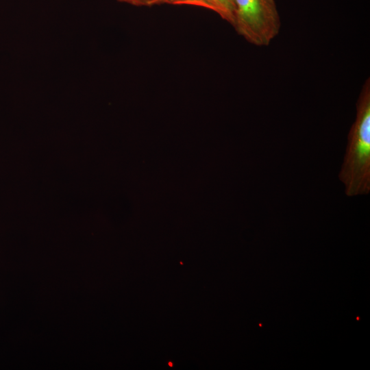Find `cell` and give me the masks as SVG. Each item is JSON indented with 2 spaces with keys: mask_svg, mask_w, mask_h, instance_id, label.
<instances>
[{
  "mask_svg": "<svg viewBox=\"0 0 370 370\" xmlns=\"http://www.w3.org/2000/svg\"><path fill=\"white\" fill-rule=\"evenodd\" d=\"M162 3L172 5H188L211 10L210 6L205 0H160Z\"/></svg>",
  "mask_w": 370,
  "mask_h": 370,
  "instance_id": "4",
  "label": "cell"
},
{
  "mask_svg": "<svg viewBox=\"0 0 370 370\" xmlns=\"http://www.w3.org/2000/svg\"><path fill=\"white\" fill-rule=\"evenodd\" d=\"M211 8V11L216 12L223 20L232 26L235 21L236 8L234 0H205Z\"/></svg>",
  "mask_w": 370,
  "mask_h": 370,
  "instance_id": "3",
  "label": "cell"
},
{
  "mask_svg": "<svg viewBox=\"0 0 370 370\" xmlns=\"http://www.w3.org/2000/svg\"><path fill=\"white\" fill-rule=\"evenodd\" d=\"M119 2L127 3L134 6H153L161 4L160 0H117Z\"/></svg>",
  "mask_w": 370,
  "mask_h": 370,
  "instance_id": "5",
  "label": "cell"
},
{
  "mask_svg": "<svg viewBox=\"0 0 370 370\" xmlns=\"http://www.w3.org/2000/svg\"><path fill=\"white\" fill-rule=\"evenodd\" d=\"M339 179L348 197L370 192V80L367 79L356 103V116L348 134Z\"/></svg>",
  "mask_w": 370,
  "mask_h": 370,
  "instance_id": "1",
  "label": "cell"
},
{
  "mask_svg": "<svg viewBox=\"0 0 370 370\" xmlns=\"http://www.w3.org/2000/svg\"><path fill=\"white\" fill-rule=\"evenodd\" d=\"M233 27L249 43L264 47L278 34L281 22L274 0H234Z\"/></svg>",
  "mask_w": 370,
  "mask_h": 370,
  "instance_id": "2",
  "label": "cell"
},
{
  "mask_svg": "<svg viewBox=\"0 0 370 370\" xmlns=\"http://www.w3.org/2000/svg\"><path fill=\"white\" fill-rule=\"evenodd\" d=\"M169 365H170V366H172V364L170 362V363H169Z\"/></svg>",
  "mask_w": 370,
  "mask_h": 370,
  "instance_id": "6",
  "label": "cell"
}]
</instances>
